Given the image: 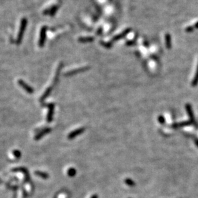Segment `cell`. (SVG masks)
Masks as SVG:
<instances>
[{"mask_svg":"<svg viewBox=\"0 0 198 198\" xmlns=\"http://www.w3.org/2000/svg\"><path fill=\"white\" fill-rule=\"evenodd\" d=\"M46 106L48 108V115H47V122L48 123L51 122L53 120V115L54 113V108H55V105L54 104H48L46 105Z\"/></svg>","mask_w":198,"mask_h":198,"instance_id":"6da1fadb","label":"cell"},{"mask_svg":"<svg viewBox=\"0 0 198 198\" xmlns=\"http://www.w3.org/2000/svg\"><path fill=\"white\" fill-rule=\"evenodd\" d=\"M18 84H19V85L22 88L24 89V90L26 91L27 92V93H28L32 94L34 93V89H33L32 87L30 86L29 85H28L26 82H24L23 80H18Z\"/></svg>","mask_w":198,"mask_h":198,"instance_id":"7a4b0ae2","label":"cell"},{"mask_svg":"<svg viewBox=\"0 0 198 198\" xmlns=\"http://www.w3.org/2000/svg\"><path fill=\"white\" fill-rule=\"evenodd\" d=\"M84 131V128H80V129H77L75 130V131H72L71 132L70 134L68 135V138L70 140L73 139L74 138H75L76 136H77L79 134H82Z\"/></svg>","mask_w":198,"mask_h":198,"instance_id":"3957f363","label":"cell"},{"mask_svg":"<svg viewBox=\"0 0 198 198\" xmlns=\"http://www.w3.org/2000/svg\"><path fill=\"white\" fill-rule=\"evenodd\" d=\"M51 131H52V129H51L50 128H46V129H44L41 131V132H39V133L36 135V137H35V140H38L41 139V138L43 137L45 134L50 133Z\"/></svg>","mask_w":198,"mask_h":198,"instance_id":"277c9868","label":"cell"},{"mask_svg":"<svg viewBox=\"0 0 198 198\" xmlns=\"http://www.w3.org/2000/svg\"><path fill=\"white\" fill-rule=\"evenodd\" d=\"M88 68H89L88 67H83V68H81L77 69V70H75L70 71V72H67V73H66V75H67V76L72 75H74V74L77 73H79V72H84V71L86 70H88Z\"/></svg>","mask_w":198,"mask_h":198,"instance_id":"5b68a950","label":"cell"},{"mask_svg":"<svg viewBox=\"0 0 198 198\" xmlns=\"http://www.w3.org/2000/svg\"><path fill=\"white\" fill-rule=\"evenodd\" d=\"M51 91H52V88H47V90L44 91L43 95H42V97L40 98V101L41 102L44 101V100L49 96L50 94L51 93Z\"/></svg>","mask_w":198,"mask_h":198,"instance_id":"8992f818","label":"cell"},{"mask_svg":"<svg viewBox=\"0 0 198 198\" xmlns=\"http://www.w3.org/2000/svg\"><path fill=\"white\" fill-rule=\"evenodd\" d=\"M129 31H130V29L126 30L123 32L122 33H121V34H118V35H117L116 36H115V37L113 38V40H114V41H117V40L120 39H122L123 37H124L127 34L128 32H129Z\"/></svg>","mask_w":198,"mask_h":198,"instance_id":"52a82bcc","label":"cell"},{"mask_svg":"<svg viewBox=\"0 0 198 198\" xmlns=\"http://www.w3.org/2000/svg\"><path fill=\"white\" fill-rule=\"evenodd\" d=\"M35 174L38 176H39L40 178L43 179H47L49 178V175L46 172H41V171H36L35 172Z\"/></svg>","mask_w":198,"mask_h":198,"instance_id":"ba28073f","label":"cell"},{"mask_svg":"<svg viewBox=\"0 0 198 198\" xmlns=\"http://www.w3.org/2000/svg\"><path fill=\"white\" fill-rule=\"evenodd\" d=\"M61 68H62V64H60V65L59 66V67L57 68V72H56L55 76V78H54V84H56L57 82L58 79H59V74H60V72H61Z\"/></svg>","mask_w":198,"mask_h":198,"instance_id":"9c48e42d","label":"cell"},{"mask_svg":"<svg viewBox=\"0 0 198 198\" xmlns=\"http://www.w3.org/2000/svg\"><path fill=\"white\" fill-rule=\"evenodd\" d=\"M165 43L166 46L168 49H170L171 47V39H170V36L169 34H167L165 35Z\"/></svg>","mask_w":198,"mask_h":198,"instance_id":"30bf717a","label":"cell"},{"mask_svg":"<svg viewBox=\"0 0 198 198\" xmlns=\"http://www.w3.org/2000/svg\"><path fill=\"white\" fill-rule=\"evenodd\" d=\"M190 124V122H181V123H178V124H174L172 126V127L174 128H177V127H183V126H188Z\"/></svg>","mask_w":198,"mask_h":198,"instance_id":"8fae6325","label":"cell"},{"mask_svg":"<svg viewBox=\"0 0 198 198\" xmlns=\"http://www.w3.org/2000/svg\"><path fill=\"white\" fill-rule=\"evenodd\" d=\"M76 174V170L73 168H70L68 170V175L70 177H73Z\"/></svg>","mask_w":198,"mask_h":198,"instance_id":"7c38bea8","label":"cell"},{"mask_svg":"<svg viewBox=\"0 0 198 198\" xmlns=\"http://www.w3.org/2000/svg\"><path fill=\"white\" fill-rule=\"evenodd\" d=\"M13 154L15 156V157L18 159L20 158L21 156V152L19 150H14V151H13Z\"/></svg>","mask_w":198,"mask_h":198,"instance_id":"4fadbf2b","label":"cell"},{"mask_svg":"<svg viewBox=\"0 0 198 198\" xmlns=\"http://www.w3.org/2000/svg\"><path fill=\"white\" fill-rule=\"evenodd\" d=\"M125 182L127 185H128L129 186H134L135 185V183L133 181V180H131V179H126L125 180Z\"/></svg>","mask_w":198,"mask_h":198,"instance_id":"5bb4252c","label":"cell"},{"mask_svg":"<svg viewBox=\"0 0 198 198\" xmlns=\"http://www.w3.org/2000/svg\"><path fill=\"white\" fill-rule=\"evenodd\" d=\"M198 82V71H197L196 75L195 76L194 79V81L192 82V85L193 86H194L196 85Z\"/></svg>","mask_w":198,"mask_h":198,"instance_id":"9a60e30c","label":"cell"},{"mask_svg":"<svg viewBox=\"0 0 198 198\" xmlns=\"http://www.w3.org/2000/svg\"><path fill=\"white\" fill-rule=\"evenodd\" d=\"M93 40V38L90 37H83L80 38L79 41L81 42H86V41H91Z\"/></svg>","mask_w":198,"mask_h":198,"instance_id":"2e32d148","label":"cell"},{"mask_svg":"<svg viewBox=\"0 0 198 198\" xmlns=\"http://www.w3.org/2000/svg\"><path fill=\"white\" fill-rule=\"evenodd\" d=\"M158 120L159 122H160V123H161V124H164V122H165V119H164L163 116H159Z\"/></svg>","mask_w":198,"mask_h":198,"instance_id":"e0dca14e","label":"cell"},{"mask_svg":"<svg viewBox=\"0 0 198 198\" xmlns=\"http://www.w3.org/2000/svg\"><path fill=\"white\" fill-rule=\"evenodd\" d=\"M91 198H98V196H97V195H93Z\"/></svg>","mask_w":198,"mask_h":198,"instance_id":"ac0fdd59","label":"cell"}]
</instances>
